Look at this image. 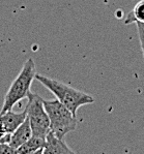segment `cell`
<instances>
[{"label": "cell", "instance_id": "1", "mask_svg": "<svg viewBox=\"0 0 144 154\" xmlns=\"http://www.w3.org/2000/svg\"><path fill=\"white\" fill-rule=\"evenodd\" d=\"M35 79L44 85L47 89L50 90L56 99H58L63 106H67L75 116H76L79 108L94 103V98L92 95L85 93L81 90L73 88V87L68 86L62 82L57 81V80L45 77L39 73L35 75Z\"/></svg>", "mask_w": 144, "mask_h": 154}, {"label": "cell", "instance_id": "2", "mask_svg": "<svg viewBox=\"0 0 144 154\" xmlns=\"http://www.w3.org/2000/svg\"><path fill=\"white\" fill-rule=\"evenodd\" d=\"M35 75H36V68L33 59L28 58L23 64L17 78L14 80L6 91L0 114L13 110L15 105H17L19 101L27 98L31 84L35 79Z\"/></svg>", "mask_w": 144, "mask_h": 154}, {"label": "cell", "instance_id": "3", "mask_svg": "<svg viewBox=\"0 0 144 154\" xmlns=\"http://www.w3.org/2000/svg\"><path fill=\"white\" fill-rule=\"evenodd\" d=\"M44 106L50 120V131L57 138L64 140L67 134L77 127V118L58 99L44 100Z\"/></svg>", "mask_w": 144, "mask_h": 154}, {"label": "cell", "instance_id": "4", "mask_svg": "<svg viewBox=\"0 0 144 154\" xmlns=\"http://www.w3.org/2000/svg\"><path fill=\"white\" fill-rule=\"evenodd\" d=\"M27 118L29 120L32 136L46 138L50 131V120L44 106V99L39 94L30 91L27 95Z\"/></svg>", "mask_w": 144, "mask_h": 154}, {"label": "cell", "instance_id": "5", "mask_svg": "<svg viewBox=\"0 0 144 154\" xmlns=\"http://www.w3.org/2000/svg\"><path fill=\"white\" fill-rule=\"evenodd\" d=\"M46 144L42 150L44 154H60V153H74V150L70 148L64 140L59 139L52 131H49L46 136Z\"/></svg>", "mask_w": 144, "mask_h": 154}, {"label": "cell", "instance_id": "6", "mask_svg": "<svg viewBox=\"0 0 144 154\" xmlns=\"http://www.w3.org/2000/svg\"><path fill=\"white\" fill-rule=\"evenodd\" d=\"M32 137V130L30 127V123L28 118L26 117V119L21 123L18 126V128L11 134V140H9V146L11 148H14L15 150L20 147L21 145L25 143L26 141H28Z\"/></svg>", "mask_w": 144, "mask_h": 154}, {"label": "cell", "instance_id": "7", "mask_svg": "<svg viewBox=\"0 0 144 154\" xmlns=\"http://www.w3.org/2000/svg\"><path fill=\"white\" fill-rule=\"evenodd\" d=\"M46 139L42 137L32 136L28 141H26L23 145H21L16 150L17 154H34V153H42L45 148Z\"/></svg>", "mask_w": 144, "mask_h": 154}, {"label": "cell", "instance_id": "8", "mask_svg": "<svg viewBox=\"0 0 144 154\" xmlns=\"http://www.w3.org/2000/svg\"><path fill=\"white\" fill-rule=\"evenodd\" d=\"M144 23V0H141L134 6V8L127 14L124 24L129 25L132 23Z\"/></svg>", "mask_w": 144, "mask_h": 154}, {"label": "cell", "instance_id": "9", "mask_svg": "<svg viewBox=\"0 0 144 154\" xmlns=\"http://www.w3.org/2000/svg\"><path fill=\"white\" fill-rule=\"evenodd\" d=\"M137 30H138V36L139 41H140V46L141 50L143 53V58H144V23L137 22Z\"/></svg>", "mask_w": 144, "mask_h": 154}, {"label": "cell", "instance_id": "10", "mask_svg": "<svg viewBox=\"0 0 144 154\" xmlns=\"http://www.w3.org/2000/svg\"><path fill=\"white\" fill-rule=\"evenodd\" d=\"M16 153V150L11 148L8 143H0V154H13Z\"/></svg>", "mask_w": 144, "mask_h": 154}]
</instances>
